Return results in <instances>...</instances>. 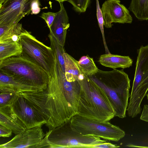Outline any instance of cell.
Segmentation results:
<instances>
[{
    "label": "cell",
    "instance_id": "15",
    "mask_svg": "<svg viewBox=\"0 0 148 148\" xmlns=\"http://www.w3.org/2000/svg\"><path fill=\"white\" fill-rule=\"evenodd\" d=\"M42 91L40 89L18 82L12 77L0 71V91L15 93L23 92Z\"/></svg>",
    "mask_w": 148,
    "mask_h": 148
},
{
    "label": "cell",
    "instance_id": "17",
    "mask_svg": "<svg viewBox=\"0 0 148 148\" xmlns=\"http://www.w3.org/2000/svg\"><path fill=\"white\" fill-rule=\"evenodd\" d=\"M64 74L67 80L70 82L82 80L85 76L82 73L78 61L65 52L64 54Z\"/></svg>",
    "mask_w": 148,
    "mask_h": 148
},
{
    "label": "cell",
    "instance_id": "7",
    "mask_svg": "<svg viewBox=\"0 0 148 148\" xmlns=\"http://www.w3.org/2000/svg\"><path fill=\"white\" fill-rule=\"evenodd\" d=\"M71 125L81 134L99 137L104 140L118 141L123 138L125 132L109 121H103L83 117L78 114L70 120Z\"/></svg>",
    "mask_w": 148,
    "mask_h": 148
},
{
    "label": "cell",
    "instance_id": "32",
    "mask_svg": "<svg viewBox=\"0 0 148 148\" xmlns=\"http://www.w3.org/2000/svg\"><path fill=\"white\" fill-rule=\"evenodd\" d=\"M7 0H0V5L2 4L4 2Z\"/></svg>",
    "mask_w": 148,
    "mask_h": 148
},
{
    "label": "cell",
    "instance_id": "9",
    "mask_svg": "<svg viewBox=\"0 0 148 148\" xmlns=\"http://www.w3.org/2000/svg\"><path fill=\"white\" fill-rule=\"evenodd\" d=\"M9 105L27 129L42 126L46 123L42 115L20 93L16 94Z\"/></svg>",
    "mask_w": 148,
    "mask_h": 148
},
{
    "label": "cell",
    "instance_id": "29",
    "mask_svg": "<svg viewBox=\"0 0 148 148\" xmlns=\"http://www.w3.org/2000/svg\"><path fill=\"white\" fill-rule=\"evenodd\" d=\"M140 120L148 122V105H144L140 117Z\"/></svg>",
    "mask_w": 148,
    "mask_h": 148
},
{
    "label": "cell",
    "instance_id": "2",
    "mask_svg": "<svg viewBox=\"0 0 148 148\" xmlns=\"http://www.w3.org/2000/svg\"><path fill=\"white\" fill-rule=\"evenodd\" d=\"M87 77L105 93L115 112V116L125 117L130 96V80L123 69H99L95 74Z\"/></svg>",
    "mask_w": 148,
    "mask_h": 148
},
{
    "label": "cell",
    "instance_id": "25",
    "mask_svg": "<svg viewBox=\"0 0 148 148\" xmlns=\"http://www.w3.org/2000/svg\"><path fill=\"white\" fill-rule=\"evenodd\" d=\"M16 93L12 92L0 91V107L9 105Z\"/></svg>",
    "mask_w": 148,
    "mask_h": 148
},
{
    "label": "cell",
    "instance_id": "31",
    "mask_svg": "<svg viewBox=\"0 0 148 148\" xmlns=\"http://www.w3.org/2000/svg\"><path fill=\"white\" fill-rule=\"evenodd\" d=\"M56 0L57 1H58L59 3H61V2L63 3V2H64L65 1H68V0Z\"/></svg>",
    "mask_w": 148,
    "mask_h": 148
},
{
    "label": "cell",
    "instance_id": "8",
    "mask_svg": "<svg viewBox=\"0 0 148 148\" xmlns=\"http://www.w3.org/2000/svg\"><path fill=\"white\" fill-rule=\"evenodd\" d=\"M128 107L135 112L141 110V104L148 91V45L139 48Z\"/></svg>",
    "mask_w": 148,
    "mask_h": 148
},
{
    "label": "cell",
    "instance_id": "16",
    "mask_svg": "<svg viewBox=\"0 0 148 148\" xmlns=\"http://www.w3.org/2000/svg\"><path fill=\"white\" fill-rule=\"evenodd\" d=\"M99 62L103 66L113 69L118 68H129L132 65L133 61L128 56H122L110 53L101 55L99 58Z\"/></svg>",
    "mask_w": 148,
    "mask_h": 148
},
{
    "label": "cell",
    "instance_id": "28",
    "mask_svg": "<svg viewBox=\"0 0 148 148\" xmlns=\"http://www.w3.org/2000/svg\"><path fill=\"white\" fill-rule=\"evenodd\" d=\"M12 130L8 128L0 125V136L4 138L9 137L12 134Z\"/></svg>",
    "mask_w": 148,
    "mask_h": 148
},
{
    "label": "cell",
    "instance_id": "10",
    "mask_svg": "<svg viewBox=\"0 0 148 148\" xmlns=\"http://www.w3.org/2000/svg\"><path fill=\"white\" fill-rule=\"evenodd\" d=\"M34 0H7L0 5V26H13L31 12Z\"/></svg>",
    "mask_w": 148,
    "mask_h": 148
},
{
    "label": "cell",
    "instance_id": "12",
    "mask_svg": "<svg viewBox=\"0 0 148 148\" xmlns=\"http://www.w3.org/2000/svg\"><path fill=\"white\" fill-rule=\"evenodd\" d=\"M45 134L41 126L27 129L24 131L16 134L8 142L1 144L0 148H36Z\"/></svg>",
    "mask_w": 148,
    "mask_h": 148
},
{
    "label": "cell",
    "instance_id": "4",
    "mask_svg": "<svg viewBox=\"0 0 148 148\" xmlns=\"http://www.w3.org/2000/svg\"><path fill=\"white\" fill-rule=\"evenodd\" d=\"M0 71L12 77L18 82L41 91L47 88L49 76L47 73L38 65L21 55L0 62Z\"/></svg>",
    "mask_w": 148,
    "mask_h": 148
},
{
    "label": "cell",
    "instance_id": "20",
    "mask_svg": "<svg viewBox=\"0 0 148 148\" xmlns=\"http://www.w3.org/2000/svg\"><path fill=\"white\" fill-rule=\"evenodd\" d=\"M128 9L138 20H148V0H131Z\"/></svg>",
    "mask_w": 148,
    "mask_h": 148
},
{
    "label": "cell",
    "instance_id": "33",
    "mask_svg": "<svg viewBox=\"0 0 148 148\" xmlns=\"http://www.w3.org/2000/svg\"><path fill=\"white\" fill-rule=\"evenodd\" d=\"M146 96H147V100L148 101V93L147 94Z\"/></svg>",
    "mask_w": 148,
    "mask_h": 148
},
{
    "label": "cell",
    "instance_id": "22",
    "mask_svg": "<svg viewBox=\"0 0 148 148\" xmlns=\"http://www.w3.org/2000/svg\"><path fill=\"white\" fill-rule=\"evenodd\" d=\"M48 37L50 42V47L56 55L62 71L64 73V54L65 52L64 47L58 42L56 38L50 33L49 34Z\"/></svg>",
    "mask_w": 148,
    "mask_h": 148
},
{
    "label": "cell",
    "instance_id": "21",
    "mask_svg": "<svg viewBox=\"0 0 148 148\" xmlns=\"http://www.w3.org/2000/svg\"><path fill=\"white\" fill-rule=\"evenodd\" d=\"M78 64L82 73L85 77L95 74L99 69L93 58L88 55L82 56L78 61Z\"/></svg>",
    "mask_w": 148,
    "mask_h": 148
},
{
    "label": "cell",
    "instance_id": "11",
    "mask_svg": "<svg viewBox=\"0 0 148 148\" xmlns=\"http://www.w3.org/2000/svg\"><path fill=\"white\" fill-rule=\"evenodd\" d=\"M101 10L103 19L104 26L112 27V23H131L132 18L129 10L120 0H106L103 3Z\"/></svg>",
    "mask_w": 148,
    "mask_h": 148
},
{
    "label": "cell",
    "instance_id": "3",
    "mask_svg": "<svg viewBox=\"0 0 148 148\" xmlns=\"http://www.w3.org/2000/svg\"><path fill=\"white\" fill-rule=\"evenodd\" d=\"M79 81L81 89L77 114L103 121H109L115 116L112 106L100 88L87 77Z\"/></svg>",
    "mask_w": 148,
    "mask_h": 148
},
{
    "label": "cell",
    "instance_id": "13",
    "mask_svg": "<svg viewBox=\"0 0 148 148\" xmlns=\"http://www.w3.org/2000/svg\"><path fill=\"white\" fill-rule=\"evenodd\" d=\"M60 10L56 15L53 24L49 29L50 33L64 47L67 29L70 26L69 17L63 3H59Z\"/></svg>",
    "mask_w": 148,
    "mask_h": 148
},
{
    "label": "cell",
    "instance_id": "1",
    "mask_svg": "<svg viewBox=\"0 0 148 148\" xmlns=\"http://www.w3.org/2000/svg\"><path fill=\"white\" fill-rule=\"evenodd\" d=\"M80 89L79 81L70 82L67 80L55 56L54 67L49 76L47 88L43 91L57 113L59 126L78 114Z\"/></svg>",
    "mask_w": 148,
    "mask_h": 148
},
{
    "label": "cell",
    "instance_id": "26",
    "mask_svg": "<svg viewBox=\"0 0 148 148\" xmlns=\"http://www.w3.org/2000/svg\"><path fill=\"white\" fill-rule=\"evenodd\" d=\"M56 15V13L51 12H43L40 16L45 21L49 29L53 24Z\"/></svg>",
    "mask_w": 148,
    "mask_h": 148
},
{
    "label": "cell",
    "instance_id": "18",
    "mask_svg": "<svg viewBox=\"0 0 148 148\" xmlns=\"http://www.w3.org/2000/svg\"><path fill=\"white\" fill-rule=\"evenodd\" d=\"M22 50L19 42L5 41L0 42V62L8 58L22 55Z\"/></svg>",
    "mask_w": 148,
    "mask_h": 148
},
{
    "label": "cell",
    "instance_id": "30",
    "mask_svg": "<svg viewBox=\"0 0 148 148\" xmlns=\"http://www.w3.org/2000/svg\"><path fill=\"white\" fill-rule=\"evenodd\" d=\"M120 147L116 145L112 144L110 143L106 142L100 144L95 145L94 148H115Z\"/></svg>",
    "mask_w": 148,
    "mask_h": 148
},
{
    "label": "cell",
    "instance_id": "27",
    "mask_svg": "<svg viewBox=\"0 0 148 148\" xmlns=\"http://www.w3.org/2000/svg\"><path fill=\"white\" fill-rule=\"evenodd\" d=\"M40 2L39 0H34L31 4V14H37L40 11Z\"/></svg>",
    "mask_w": 148,
    "mask_h": 148
},
{
    "label": "cell",
    "instance_id": "24",
    "mask_svg": "<svg viewBox=\"0 0 148 148\" xmlns=\"http://www.w3.org/2000/svg\"><path fill=\"white\" fill-rule=\"evenodd\" d=\"M74 10L79 13L85 12L90 4V0H68Z\"/></svg>",
    "mask_w": 148,
    "mask_h": 148
},
{
    "label": "cell",
    "instance_id": "5",
    "mask_svg": "<svg viewBox=\"0 0 148 148\" xmlns=\"http://www.w3.org/2000/svg\"><path fill=\"white\" fill-rule=\"evenodd\" d=\"M107 140L97 136L82 134L71 125L70 120L49 130L36 148H94Z\"/></svg>",
    "mask_w": 148,
    "mask_h": 148
},
{
    "label": "cell",
    "instance_id": "19",
    "mask_svg": "<svg viewBox=\"0 0 148 148\" xmlns=\"http://www.w3.org/2000/svg\"><path fill=\"white\" fill-rule=\"evenodd\" d=\"M23 28L21 24L14 26H0V42L5 41L19 42V36Z\"/></svg>",
    "mask_w": 148,
    "mask_h": 148
},
{
    "label": "cell",
    "instance_id": "6",
    "mask_svg": "<svg viewBox=\"0 0 148 148\" xmlns=\"http://www.w3.org/2000/svg\"><path fill=\"white\" fill-rule=\"evenodd\" d=\"M19 42L22 48L21 55L38 65L50 76L55 60L51 48L38 40L30 32L23 28L19 36Z\"/></svg>",
    "mask_w": 148,
    "mask_h": 148
},
{
    "label": "cell",
    "instance_id": "14",
    "mask_svg": "<svg viewBox=\"0 0 148 148\" xmlns=\"http://www.w3.org/2000/svg\"><path fill=\"white\" fill-rule=\"evenodd\" d=\"M0 125L10 129L15 134L27 129L24 124L13 112L9 105L0 107Z\"/></svg>",
    "mask_w": 148,
    "mask_h": 148
},
{
    "label": "cell",
    "instance_id": "23",
    "mask_svg": "<svg viewBox=\"0 0 148 148\" xmlns=\"http://www.w3.org/2000/svg\"><path fill=\"white\" fill-rule=\"evenodd\" d=\"M96 15L98 24L101 30L103 38V44L104 46L106 54L110 53L107 46L104 34L103 28V19L100 7L99 0H96Z\"/></svg>",
    "mask_w": 148,
    "mask_h": 148
}]
</instances>
